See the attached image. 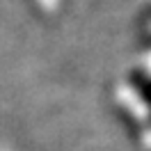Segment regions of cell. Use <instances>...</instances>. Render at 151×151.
<instances>
[{"label":"cell","instance_id":"6da1fadb","mask_svg":"<svg viewBox=\"0 0 151 151\" xmlns=\"http://www.w3.org/2000/svg\"><path fill=\"white\" fill-rule=\"evenodd\" d=\"M140 94L144 96V101H149V103H151V80L140 83Z\"/></svg>","mask_w":151,"mask_h":151}]
</instances>
